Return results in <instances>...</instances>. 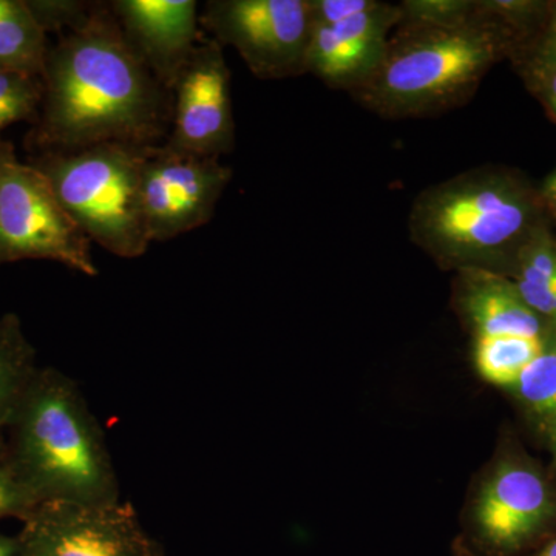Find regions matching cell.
Listing matches in <instances>:
<instances>
[{"label": "cell", "mask_w": 556, "mask_h": 556, "mask_svg": "<svg viewBox=\"0 0 556 556\" xmlns=\"http://www.w3.org/2000/svg\"><path fill=\"white\" fill-rule=\"evenodd\" d=\"M507 391L535 422L556 407V327H552L541 353Z\"/></svg>", "instance_id": "obj_18"}, {"label": "cell", "mask_w": 556, "mask_h": 556, "mask_svg": "<svg viewBox=\"0 0 556 556\" xmlns=\"http://www.w3.org/2000/svg\"><path fill=\"white\" fill-rule=\"evenodd\" d=\"M515 51L507 33L482 20L453 28L399 24L378 67L350 94L383 119L439 115L470 101Z\"/></svg>", "instance_id": "obj_4"}, {"label": "cell", "mask_w": 556, "mask_h": 556, "mask_svg": "<svg viewBox=\"0 0 556 556\" xmlns=\"http://www.w3.org/2000/svg\"><path fill=\"white\" fill-rule=\"evenodd\" d=\"M402 22L399 3L379 2L367 13L334 25H313L306 73L348 93L375 72Z\"/></svg>", "instance_id": "obj_13"}, {"label": "cell", "mask_w": 556, "mask_h": 556, "mask_svg": "<svg viewBox=\"0 0 556 556\" xmlns=\"http://www.w3.org/2000/svg\"><path fill=\"white\" fill-rule=\"evenodd\" d=\"M455 306L475 338L546 340L552 325L535 313L514 278L492 270L456 273Z\"/></svg>", "instance_id": "obj_14"}, {"label": "cell", "mask_w": 556, "mask_h": 556, "mask_svg": "<svg viewBox=\"0 0 556 556\" xmlns=\"http://www.w3.org/2000/svg\"><path fill=\"white\" fill-rule=\"evenodd\" d=\"M401 24L464 27L479 21L478 0H404Z\"/></svg>", "instance_id": "obj_20"}, {"label": "cell", "mask_w": 556, "mask_h": 556, "mask_svg": "<svg viewBox=\"0 0 556 556\" xmlns=\"http://www.w3.org/2000/svg\"><path fill=\"white\" fill-rule=\"evenodd\" d=\"M109 7L153 78L172 93L201 39L199 3L195 0H115Z\"/></svg>", "instance_id": "obj_12"}, {"label": "cell", "mask_w": 556, "mask_h": 556, "mask_svg": "<svg viewBox=\"0 0 556 556\" xmlns=\"http://www.w3.org/2000/svg\"><path fill=\"white\" fill-rule=\"evenodd\" d=\"M49 51L27 0H0V72L42 79Z\"/></svg>", "instance_id": "obj_15"}, {"label": "cell", "mask_w": 556, "mask_h": 556, "mask_svg": "<svg viewBox=\"0 0 556 556\" xmlns=\"http://www.w3.org/2000/svg\"><path fill=\"white\" fill-rule=\"evenodd\" d=\"M555 529L556 479L525 450L508 444L471 492L457 555L518 556Z\"/></svg>", "instance_id": "obj_6"}, {"label": "cell", "mask_w": 556, "mask_h": 556, "mask_svg": "<svg viewBox=\"0 0 556 556\" xmlns=\"http://www.w3.org/2000/svg\"><path fill=\"white\" fill-rule=\"evenodd\" d=\"M22 521L20 556H161L137 510L123 501L39 504Z\"/></svg>", "instance_id": "obj_9"}, {"label": "cell", "mask_w": 556, "mask_h": 556, "mask_svg": "<svg viewBox=\"0 0 556 556\" xmlns=\"http://www.w3.org/2000/svg\"><path fill=\"white\" fill-rule=\"evenodd\" d=\"M49 260L87 277L100 274L90 239L62 206L49 178L35 164L17 159L0 141V266Z\"/></svg>", "instance_id": "obj_7"}, {"label": "cell", "mask_w": 556, "mask_h": 556, "mask_svg": "<svg viewBox=\"0 0 556 556\" xmlns=\"http://www.w3.org/2000/svg\"><path fill=\"white\" fill-rule=\"evenodd\" d=\"M150 146L108 144L42 153L33 161L76 225L110 254L138 258L150 247L141 177Z\"/></svg>", "instance_id": "obj_5"}, {"label": "cell", "mask_w": 556, "mask_h": 556, "mask_svg": "<svg viewBox=\"0 0 556 556\" xmlns=\"http://www.w3.org/2000/svg\"><path fill=\"white\" fill-rule=\"evenodd\" d=\"M535 556H556V536L547 541Z\"/></svg>", "instance_id": "obj_30"}, {"label": "cell", "mask_w": 556, "mask_h": 556, "mask_svg": "<svg viewBox=\"0 0 556 556\" xmlns=\"http://www.w3.org/2000/svg\"><path fill=\"white\" fill-rule=\"evenodd\" d=\"M35 507H38L36 501L25 492L0 456V519H24Z\"/></svg>", "instance_id": "obj_24"}, {"label": "cell", "mask_w": 556, "mask_h": 556, "mask_svg": "<svg viewBox=\"0 0 556 556\" xmlns=\"http://www.w3.org/2000/svg\"><path fill=\"white\" fill-rule=\"evenodd\" d=\"M540 190L517 172L481 166L419 192L409 239L445 270L482 269L511 277L519 254L546 229Z\"/></svg>", "instance_id": "obj_2"}, {"label": "cell", "mask_w": 556, "mask_h": 556, "mask_svg": "<svg viewBox=\"0 0 556 556\" xmlns=\"http://www.w3.org/2000/svg\"><path fill=\"white\" fill-rule=\"evenodd\" d=\"M538 427H540L541 433H543L544 442L548 453H551V473L556 479V407L551 409L547 415L536 420Z\"/></svg>", "instance_id": "obj_27"}, {"label": "cell", "mask_w": 556, "mask_h": 556, "mask_svg": "<svg viewBox=\"0 0 556 556\" xmlns=\"http://www.w3.org/2000/svg\"><path fill=\"white\" fill-rule=\"evenodd\" d=\"M42 101V79L22 73L0 72V141L3 130L14 124L38 119Z\"/></svg>", "instance_id": "obj_19"}, {"label": "cell", "mask_w": 556, "mask_h": 556, "mask_svg": "<svg viewBox=\"0 0 556 556\" xmlns=\"http://www.w3.org/2000/svg\"><path fill=\"white\" fill-rule=\"evenodd\" d=\"M172 93L169 148L217 159L236 149L230 72L217 40L200 39Z\"/></svg>", "instance_id": "obj_11"}, {"label": "cell", "mask_w": 556, "mask_h": 556, "mask_svg": "<svg viewBox=\"0 0 556 556\" xmlns=\"http://www.w3.org/2000/svg\"><path fill=\"white\" fill-rule=\"evenodd\" d=\"M39 369L36 350L25 336L21 318L13 313L0 316V433L9 426Z\"/></svg>", "instance_id": "obj_16"}, {"label": "cell", "mask_w": 556, "mask_h": 556, "mask_svg": "<svg viewBox=\"0 0 556 556\" xmlns=\"http://www.w3.org/2000/svg\"><path fill=\"white\" fill-rule=\"evenodd\" d=\"M5 431L0 456L38 506L121 501L104 431L78 383L60 369H39Z\"/></svg>", "instance_id": "obj_3"}, {"label": "cell", "mask_w": 556, "mask_h": 556, "mask_svg": "<svg viewBox=\"0 0 556 556\" xmlns=\"http://www.w3.org/2000/svg\"><path fill=\"white\" fill-rule=\"evenodd\" d=\"M0 556H20L17 538H10L0 533Z\"/></svg>", "instance_id": "obj_29"}, {"label": "cell", "mask_w": 556, "mask_h": 556, "mask_svg": "<svg viewBox=\"0 0 556 556\" xmlns=\"http://www.w3.org/2000/svg\"><path fill=\"white\" fill-rule=\"evenodd\" d=\"M530 53L538 54V56L548 58V60H556V3H551L546 22L543 28L538 33L535 43H532Z\"/></svg>", "instance_id": "obj_26"}, {"label": "cell", "mask_w": 556, "mask_h": 556, "mask_svg": "<svg viewBox=\"0 0 556 556\" xmlns=\"http://www.w3.org/2000/svg\"><path fill=\"white\" fill-rule=\"evenodd\" d=\"M313 24L334 25L367 13L379 0H309Z\"/></svg>", "instance_id": "obj_25"}, {"label": "cell", "mask_w": 556, "mask_h": 556, "mask_svg": "<svg viewBox=\"0 0 556 556\" xmlns=\"http://www.w3.org/2000/svg\"><path fill=\"white\" fill-rule=\"evenodd\" d=\"M510 278L556 291V240L547 228L522 249Z\"/></svg>", "instance_id": "obj_21"}, {"label": "cell", "mask_w": 556, "mask_h": 556, "mask_svg": "<svg viewBox=\"0 0 556 556\" xmlns=\"http://www.w3.org/2000/svg\"><path fill=\"white\" fill-rule=\"evenodd\" d=\"M232 178L217 156L150 146L141 177L150 241H169L207 225Z\"/></svg>", "instance_id": "obj_10"}, {"label": "cell", "mask_w": 556, "mask_h": 556, "mask_svg": "<svg viewBox=\"0 0 556 556\" xmlns=\"http://www.w3.org/2000/svg\"><path fill=\"white\" fill-rule=\"evenodd\" d=\"M546 340L475 338L471 351L475 368L485 382L510 390L541 353Z\"/></svg>", "instance_id": "obj_17"}, {"label": "cell", "mask_w": 556, "mask_h": 556, "mask_svg": "<svg viewBox=\"0 0 556 556\" xmlns=\"http://www.w3.org/2000/svg\"><path fill=\"white\" fill-rule=\"evenodd\" d=\"M27 3L43 31H64V35L84 24L97 5L79 0H27Z\"/></svg>", "instance_id": "obj_22"}, {"label": "cell", "mask_w": 556, "mask_h": 556, "mask_svg": "<svg viewBox=\"0 0 556 556\" xmlns=\"http://www.w3.org/2000/svg\"><path fill=\"white\" fill-rule=\"evenodd\" d=\"M526 56L522 68L527 84L556 118V60L538 56L530 51Z\"/></svg>", "instance_id": "obj_23"}, {"label": "cell", "mask_w": 556, "mask_h": 556, "mask_svg": "<svg viewBox=\"0 0 556 556\" xmlns=\"http://www.w3.org/2000/svg\"><path fill=\"white\" fill-rule=\"evenodd\" d=\"M540 199L546 214L556 219V169L548 175L543 188L540 189Z\"/></svg>", "instance_id": "obj_28"}, {"label": "cell", "mask_w": 556, "mask_h": 556, "mask_svg": "<svg viewBox=\"0 0 556 556\" xmlns=\"http://www.w3.org/2000/svg\"><path fill=\"white\" fill-rule=\"evenodd\" d=\"M200 21L258 79L305 75L314 25L309 0H211Z\"/></svg>", "instance_id": "obj_8"}, {"label": "cell", "mask_w": 556, "mask_h": 556, "mask_svg": "<svg viewBox=\"0 0 556 556\" xmlns=\"http://www.w3.org/2000/svg\"><path fill=\"white\" fill-rule=\"evenodd\" d=\"M31 146L43 153L90 146H156L172 119L169 91L153 78L109 3L50 49Z\"/></svg>", "instance_id": "obj_1"}]
</instances>
